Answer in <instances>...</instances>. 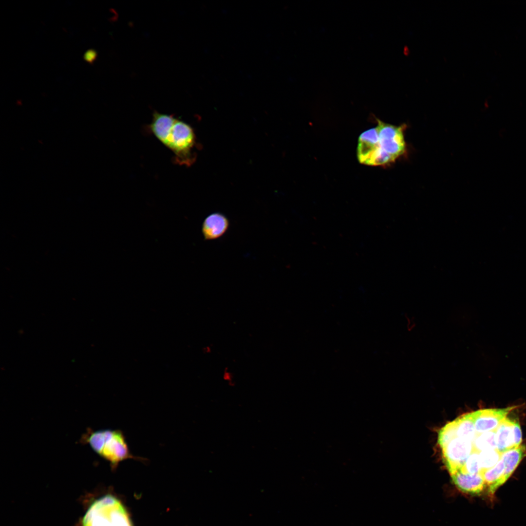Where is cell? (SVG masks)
<instances>
[{
  "label": "cell",
  "instance_id": "5",
  "mask_svg": "<svg viewBox=\"0 0 526 526\" xmlns=\"http://www.w3.org/2000/svg\"><path fill=\"white\" fill-rule=\"evenodd\" d=\"M472 440L455 436L442 449L445 464L451 475L460 470L472 451Z\"/></svg>",
  "mask_w": 526,
  "mask_h": 526
},
{
  "label": "cell",
  "instance_id": "10",
  "mask_svg": "<svg viewBox=\"0 0 526 526\" xmlns=\"http://www.w3.org/2000/svg\"><path fill=\"white\" fill-rule=\"evenodd\" d=\"M526 455V445L522 444L502 453L501 459L504 462L505 469L500 483V486L510 477Z\"/></svg>",
  "mask_w": 526,
  "mask_h": 526
},
{
  "label": "cell",
  "instance_id": "6",
  "mask_svg": "<svg viewBox=\"0 0 526 526\" xmlns=\"http://www.w3.org/2000/svg\"><path fill=\"white\" fill-rule=\"evenodd\" d=\"M517 407V406H513L504 408L482 409L471 412L476 432L483 433L496 430L508 413Z\"/></svg>",
  "mask_w": 526,
  "mask_h": 526
},
{
  "label": "cell",
  "instance_id": "18",
  "mask_svg": "<svg viewBox=\"0 0 526 526\" xmlns=\"http://www.w3.org/2000/svg\"><path fill=\"white\" fill-rule=\"evenodd\" d=\"M96 57V53L93 50L87 52L85 55V58L87 61L92 62Z\"/></svg>",
  "mask_w": 526,
  "mask_h": 526
},
{
  "label": "cell",
  "instance_id": "16",
  "mask_svg": "<svg viewBox=\"0 0 526 526\" xmlns=\"http://www.w3.org/2000/svg\"><path fill=\"white\" fill-rule=\"evenodd\" d=\"M455 436V422L454 420L447 423L439 430L438 434V444L442 449Z\"/></svg>",
  "mask_w": 526,
  "mask_h": 526
},
{
  "label": "cell",
  "instance_id": "2",
  "mask_svg": "<svg viewBox=\"0 0 526 526\" xmlns=\"http://www.w3.org/2000/svg\"><path fill=\"white\" fill-rule=\"evenodd\" d=\"M80 441L89 444L94 452L107 461L113 470L122 461L133 459L144 461V458L133 455L131 452L123 432L119 430H88Z\"/></svg>",
  "mask_w": 526,
  "mask_h": 526
},
{
  "label": "cell",
  "instance_id": "12",
  "mask_svg": "<svg viewBox=\"0 0 526 526\" xmlns=\"http://www.w3.org/2000/svg\"><path fill=\"white\" fill-rule=\"evenodd\" d=\"M454 420L455 436L473 440L476 432L471 413L465 414Z\"/></svg>",
  "mask_w": 526,
  "mask_h": 526
},
{
  "label": "cell",
  "instance_id": "9",
  "mask_svg": "<svg viewBox=\"0 0 526 526\" xmlns=\"http://www.w3.org/2000/svg\"><path fill=\"white\" fill-rule=\"evenodd\" d=\"M496 449L501 453L514 446V419L506 418L496 430Z\"/></svg>",
  "mask_w": 526,
  "mask_h": 526
},
{
  "label": "cell",
  "instance_id": "1",
  "mask_svg": "<svg viewBox=\"0 0 526 526\" xmlns=\"http://www.w3.org/2000/svg\"><path fill=\"white\" fill-rule=\"evenodd\" d=\"M148 128L174 155L175 163L190 166L196 159V138L192 127L172 115L154 111Z\"/></svg>",
  "mask_w": 526,
  "mask_h": 526
},
{
  "label": "cell",
  "instance_id": "11",
  "mask_svg": "<svg viewBox=\"0 0 526 526\" xmlns=\"http://www.w3.org/2000/svg\"><path fill=\"white\" fill-rule=\"evenodd\" d=\"M505 465L501 459L492 468L484 471L481 474L485 481L486 486L488 487V493L492 495L500 487V483L504 473Z\"/></svg>",
  "mask_w": 526,
  "mask_h": 526
},
{
  "label": "cell",
  "instance_id": "4",
  "mask_svg": "<svg viewBox=\"0 0 526 526\" xmlns=\"http://www.w3.org/2000/svg\"><path fill=\"white\" fill-rule=\"evenodd\" d=\"M378 138L375 144L370 166H383L394 162L406 152L404 132L405 125L399 126L377 120Z\"/></svg>",
  "mask_w": 526,
  "mask_h": 526
},
{
  "label": "cell",
  "instance_id": "14",
  "mask_svg": "<svg viewBox=\"0 0 526 526\" xmlns=\"http://www.w3.org/2000/svg\"><path fill=\"white\" fill-rule=\"evenodd\" d=\"M479 453L481 474L485 470L494 467L501 459L502 453L497 449L485 450Z\"/></svg>",
  "mask_w": 526,
  "mask_h": 526
},
{
  "label": "cell",
  "instance_id": "7",
  "mask_svg": "<svg viewBox=\"0 0 526 526\" xmlns=\"http://www.w3.org/2000/svg\"><path fill=\"white\" fill-rule=\"evenodd\" d=\"M229 227V221L224 214L214 212L204 220L202 233L205 240H214L222 237Z\"/></svg>",
  "mask_w": 526,
  "mask_h": 526
},
{
  "label": "cell",
  "instance_id": "13",
  "mask_svg": "<svg viewBox=\"0 0 526 526\" xmlns=\"http://www.w3.org/2000/svg\"><path fill=\"white\" fill-rule=\"evenodd\" d=\"M472 451H481L496 449V430L476 433L472 440Z\"/></svg>",
  "mask_w": 526,
  "mask_h": 526
},
{
  "label": "cell",
  "instance_id": "17",
  "mask_svg": "<svg viewBox=\"0 0 526 526\" xmlns=\"http://www.w3.org/2000/svg\"><path fill=\"white\" fill-rule=\"evenodd\" d=\"M514 446L517 448L521 445L522 434L520 425L518 420L514 419Z\"/></svg>",
  "mask_w": 526,
  "mask_h": 526
},
{
  "label": "cell",
  "instance_id": "8",
  "mask_svg": "<svg viewBox=\"0 0 526 526\" xmlns=\"http://www.w3.org/2000/svg\"><path fill=\"white\" fill-rule=\"evenodd\" d=\"M451 476L453 483L457 488L466 493L479 494L486 487L481 474H470L458 471Z\"/></svg>",
  "mask_w": 526,
  "mask_h": 526
},
{
  "label": "cell",
  "instance_id": "3",
  "mask_svg": "<svg viewBox=\"0 0 526 526\" xmlns=\"http://www.w3.org/2000/svg\"><path fill=\"white\" fill-rule=\"evenodd\" d=\"M82 526H132V523L121 501L107 494L91 504L83 516Z\"/></svg>",
  "mask_w": 526,
  "mask_h": 526
},
{
  "label": "cell",
  "instance_id": "15",
  "mask_svg": "<svg viewBox=\"0 0 526 526\" xmlns=\"http://www.w3.org/2000/svg\"><path fill=\"white\" fill-rule=\"evenodd\" d=\"M458 471L470 474H481V467L479 453L472 451Z\"/></svg>",
  "mask_w": 526,
  "mask_h": 526
}]
</instances>
